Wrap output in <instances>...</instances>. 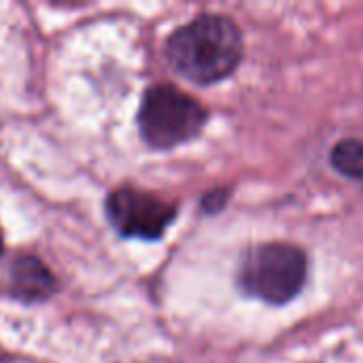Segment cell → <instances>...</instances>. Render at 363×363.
<instances>
[{
  "label": "cell",
  "mask_w": 363,
  "mask_h": 363,
  "mask_svg": "<svg viewBox=\"0 0 363 363\" xmlns=\"http://www.w3.org/2000/svg\"><path fill=\"white\" fill-rule=\"evenodd\" d=\"M166 60L187 81L211 85L230 77L242 60L238 26L223 15H200L170 34Z\"/></svg>",
  "instance_id": "6da1fadb"
},
{
  "label": "cell",
  "mask_w": 363,
  "mask_h": 363,
  "mask_svg": "<svg viewBox=\"0 0 363 363\" xmlns=\"http://www.w3.org/2000/svg\"><path fill=\"white\" fill-rule=\"evenodd\" d=\"M206 117V108L196 98L162 83L147 89L138 111V130L149 147L172 149L196 138Z\"/></svg>",
  "instance_id": "7a4b0ae2"
},
{
  "label": "cell",
  "mask_w": 363,
  "mask_h": 363,
  "mask_svg": "<svg viewBox=\"0 0 363 363\" xmlns=\"http://www.w3.org/2000/svg\"><path fill=\"white\" fill-rule=\"evenodd\" d=\"M306 255L287 242H268L249 251L238 270V283L268 304L294 300L306 283Z\"/></svg>",
  "instance_id": "3957f363"
},
{
  "label": "cell",
  "mask_w": 363,
  "mask_h": 363,
  "mask_svg": "<svg viewBox=\"0 0 363 363\" xmlns=\"http://www.w3.org/2000/svg\"><path fill=\"white\" fill-rule=\"evenodd\" d=\"M106 217L123 238L157 240L172 225L177 208L140 189H115L106 198Z\"/></svg>",
  "instance_id": "277c9868"
},
{
  "label": "cell",
  "mask_w": 363,
  "mask_h": 363,
  "mask_svg": "<svg viewBox=\"0 0 363 363\" xmlns=\"http://www.w3.org/2000/svg\"><path fill=\"white\" fill-rule=\"evenodd\" d=\"M11 294L21 302H43L51 298L57 289V283L51 270L36 257H19L11 266Z\"/></svg>",
  "instance_id": "5b68a950"
},
{
  "label": "cell",
  "mask_w": 363,
  "mask_h": 363,
  "mask_svg": "<svg viewBox=\"0 0 363 363\" xmlns=\"http://www.w3.org/2000/svg\"><path fill=\"white\" fill-rule=\"evenodd\" d=\"M332 164L338 172L363 179V143L357 138H345L332 149Z\"/></svg>",
  "instance_id": "8992f818"
},
{
  "label": "cell",
  "mask_w": 363,
  "mask_h": 363,
  "mask_svg": "<svg viewBox=\"0 0 363 363\" xmlns=\"http://www.w3.org/2000/svg\"><path fill=\"white\" fill-rule=\"evenodd\" d=\"M225 200H228L225 189H213L202 198V208L206 213H217V211H221L225 206Z\"/></svg>",
  "instance_id": "52a82bcc"
},
{
  "label": "cell",
  "mask_w": 363,
  "mask_h": 363,
  "mask_svg": "<svg viewBox=\"0 0 363 363\" xmlns=\"http://www.w3.org/2000/svg\"><path fill=\"white\" fill-rule=\"evenodd\" d=\"M4 251V242H2V232H0V253Z\"/></svg>",
  "instance_id": "ba28073f"
}]
</instances>
